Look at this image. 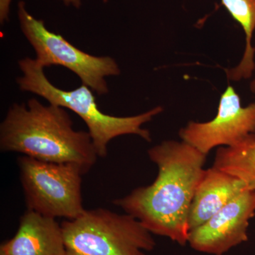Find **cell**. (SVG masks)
Here are the masks:
<instances>
[{"mask_svg":"<svg viewBox=\"0 0 255 255\" xmlns=\"http://www.w3.org/2000/svg\"><path fill=\"white\" fill-rule=\"evenodd\" d=\"M18 17L23 34L34 49L38 65L43 68L60 65L68 69L98 95L109 92L106 78L120 75L118 63L110 56L88 54L66 41L61 35L50 31L43 20L28 13L24 1L18 4Z\"/></svg>","mask_w":255,"mask_h":255,"instance_id":"6","label":"cell"},{"mask_svg":"<svg viewBox=\"0 0 255 255\" xmlns=\"http://www.w3.org/2000/svg\"><path fill=\"white\" fill-rule=\"evenodd\" d=\"M0 255H6L4 254V253H1V252H0Z\"/></svg>","mask_w":255,"mask_h":255,"instance_id":"15","label":"cell"},{"mask_svg":"<svg viewBox=\"0 0 255 255\" xmlns=\"http://www.w3.org/2000/svg\"><path fill=\"white\" fill-rule=\"evenodd\" d=\"M158 174L150 185L137 187L113 201L152 234L188 244L189 216L206 156L184 141L165 140L147 151Z\"/></svg>","mask_w":255,"mask_h":255,"instance_id":"1","label":"cell"},{"mask_svg":"<svg viewBox=\"0 0 255 255\" xmlns=\"http://www.w3.org/2000/svg\"><path fill=\"white\" fill-rule=\"evenodd\" d=\"M65 255H146L155 249L152 233L131 215L86 210L61 223Z\"/></svg>","mask_w":255,"mask_h":255,"instance_id":"4","label":"cell"},{"mask_svg":"<svg viewBox=\"0 0 255 255\" xmlns=\"http://www.w3.org/2000/svg\"><path fill=\"white\" fill-rule=\"evenodd\" d=\"M0 149L43 162L78 164L85 174L99 157L90 134L75 130L65 109L35 98L9 107L0 125Z\"/></svg>","mask_w":255,"mask_h":255,"instance_id":"2","label":"cell"},{"mask_svg":"<svg viewBox=\"0 0 255 255\" xmlns=\"http://www.w3.org/2000/svg\"><path fill=\"white\" fill-rule=\"evenodd\" d=\"M11 0H0V22L4 24L9 19Z\"/></svg>","mask_w":255,"mask_h":255,"instance_id":"13","label":"cell"},{"mask_svg":"<svg viewBox=\"0 0 255 255\" xmlns=\"http://www.w3.org/2000/svg\"><path fill=\"white\" fill-rule=\"evenodd\" d=\"M247 189L246 183L233 174L214 167L206 169L191 204L189 231L205 223Z\"/></svg>","mask_w":255,"mask_h":255,"instance_id":"10","label":"cell"},{"mask_svg":"<svg viewBox=\"0 0 255 255\" xmlns=\"http://www.w3.org/2000/svg\"><path fill=\"white\" fill-rule=\"evenodd\" d=\"M255 134V102L247 107L228 85L220 98L217 114L207 122H189L179 132L182 141L207 155L217 147H233Z\"/></svg>","mask_w":255,"mask_h":255,"instance_id":"7","label":"cell"},{"mask_svg":"<svg viewBox=\"0 0 255 255\" xmlns=\"http://www.w3.org/2000/svg\"><path fill=\"white\" fill-rule=\"evenodd\" d=\"M217 168L233 174L255 191V134L236 147H221L214 161Z\"/></svg>","mask_w":255,"mask_h":255,"instance_id":"12","label":"cell"},{"mask_svg":"<svg viewBox=\"0 0 255 255\" xmlns=\"http://www.w3.org/2000/svg\"><path fill=\"white\" fill-rule=\"evenodd\" d=\"M67 6H73L75 8H80L81 6V0H61Z\"/></svg>","mask_w":255,"mask_h":255,"instance_id":"14","label":"cell"},{"mask_svg":"<svg viewBox=\"0 0 255 255\" xmlns=\"http://www.w3.org/2000/svg\"><path fill=\"white\" fill-rule=\"evenodd\" d=\"M22 76L16 79L20 90L31 92L43 97L50 105L68 109L86 124L92 142L100 157H107L108 145L115 137L135 135L145 141L152 140L150 132L142 128L143 124L163 112V107H156L145 113L132 117H119L101 112L93 91L82 84L70 91L61 90L50 82L44 68L36 60L25 58L18 61Z\"/></svg>","mask_w":255,"mask_h":255,"instance_id":"3","label":"cell"},{"mask_svg":"<svg viewBox=\"0 0 255 255\" xmlns=\"http://www.w3.org/2000/svg\"><path fill=\"white\" fill-rule=\"evenodd\" d=\"M230 14L246 35V48L241 62L235 68L228 69V80L238 82L253 77L255 71V48L253 39L255 33V0H221Z\"/></svg>","mask_w":255,"mask_h":255,"instance_id":"11","label":"cell"},{"mask_svg":"<svg viewBox=\"0 0 255 255\" xmlns=\"http://www.w3.org/2000/svg\"><path fill=\"white\" fill-rule=\"evenodd\" d=\"M18 166L28 211L67 220L83 214L82 177L85 172L81 166L43 162L26 155L18 157Z\"/></svg>","mask_w":255,"mask_h":255,"instance_id":"5","label":"cell"},{"mask_svg":"<svg viewBox=\"0 0 255 255\" xmlns=\"http://www.w3.org/2000/svg\"><path fill=\"white\" fill-rule=\"evenodd\" d=\"M6 255H65L61 225L53 218L26 210L14 237L0 246Z\"/></svg>","mask_w":255,"mask_h":255,"instance_id":"9","label":"cell"},{"mask_svg":"<svg viewBox=\"0 0 255 255\" xmlns=\"http://www.w3.org/2000/svg\"><path fill=\"white\" fill-rule=\"evenodd\" d=\"M255 214V191L247 189L205 223L189 231L188 244L199 253L224 255L248 241L250 221Z\"/></svg>","mask_w":255,"mask_h":255,"instance_id":"8","label":"cell"}]
</instances>
